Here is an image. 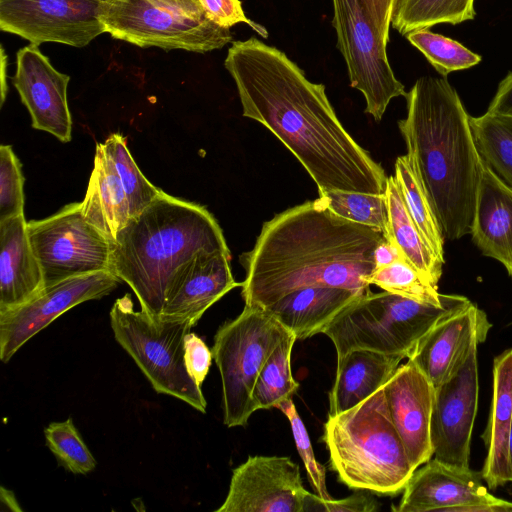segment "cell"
Instances as JSON below:
<instances>
[{
    "instance_id": "27",
    "label": "cell",
    "mask_w": 512,
    "mask_h": 512,
    "mask_svg": "<svg viewBox=\"0 0 512 512\" xmlns=\"http://www.w3.org/2000/svg\"><path fill=\"white\" fill-rule=\"evenodd\" d=\"M384 195L388 209V241L397 246L404 261L432 284L438 286L442 275L443 262L425 244L407 211L394 176L387 178Z\"/></svg>"
},
{
    "instance_id": "2",
    "label": "cell",
    "mask_w": 512,
    "mask_h": 512,
    "mask_svg": "<svg viewBox=\"0 0 512 512\" xmlns=\"http://www.w3.org/2000/svg\"><path fill=\"white\" fill-rule=\"evenodd\" d=\"M384 235L334 214L319 198L266 221L254 247L240 255L245 305L266 308L303 287L324 285L371 293L366 278Z\"/></svg>"
},
{
    "instance_id": "26",
    "label": "cell",
    "mask_w": 512,
    "mask_h": 512,
    "mask_svg": "<svg viewBox=\"0 0 512 512\" xmlns=\"http://www.w3.org/2000/svg\"><path fill=\"white\" fill-rule=\"evenodd\" d=\"M81 211L84 218L112 243L131 219L126 193L101 143L96 145L94 167Z\"/></svg>"
},
{
    "instance_id": "10",
    "label": "cell",
    "mask_w": 512,
    "mask_h": 512,
    "mask_svg": "<svg viewBox=\"0 0 512 512\" xmlns=\"http://www.w3.org/2000/svg\"><path fill=\"white\" fill-rule=\"evenodd\" d=\"M27 234L42 268L45 286L110 271L112 242L83 216L81 202L27 223Z\"/></svg>"
},
{
    "instance_id": "29",
    "label": "cell",
    "mask_w": 512,
    "mask_h": 512,
    "mask_svg": "<svg viewBox=\"0 0 512 512\" xmlns=\"http://www.w3.org/2000/svg\"><path fill=\"white\" fill-rule=\"evenodd\" d=\"M473 138L485 166L512 189V116H470Z\"/></svg>"
},
{
    "instance_id": "41",
    "label": "cell",
    "mask_w": 512,
    "mask_h": 512,
    "mask_svg": "<svg viewBox=\"0 0 512 512\" xmlns=\"http://www.w3.org/2000/svg\"><path fill=\"white\" fill-rule=\"evenodd\" d=\"M213 358L212 350L195 333L189 332L184 340V361L189 375L201 386Z\"/></svg>"
},
{
    "instance_id": "35",
    "label": "cell",
    "mask_w": 512,
    "mask_h": 512,
    "mask_svg": "<svg viewBox=\"0 0 512 512\" xmlns=\"http://www.w3.org/2000/svg\"><path fill=\"white\" fill-rule=\"evenodd\" d=\"M406 38L443 77L481 62L480 55L470 51L456 40L431 32L429 29L410 32Z\"/></svg>"
},
{
    "instance_id": "22",
    "label": "cell",
    "mask_w": 512,
    "mask_h": 512,
    "mask_svg": "<svg viewBox=\"0 0 512 512\" xmlns=\"http://www.w3.org/2000/svg\"><path fill=\"white\" fill-rule=\"evenodd\" d=\"M472 240L512 277V189L484 165L477 193Z\"/></svg>"
},
{
    "instance_id": "3",
    "label": "cell",
    "mask_w": 512,
    "mask_h": 512,
    "mask_svg": "<svg viewBox=\"0 0 512 512\" xmlns=\"http://www.w3.org/2000/svg\"><path fill=\"white\" fill-rule=\"evenodd\" d=\"M398 121L445 237L471 234L484 164L462 101L445 77L423 76L407 92Z\"/></svg>"
},
{
    "instance_id": "43",
    "label": "cell",
    "mask_w": 512,
    "mask_h": 512,
    "mask_svg": "<svg viewBox=\"0 0 512 512\" xmlns=\"http://www.w3.org/2000/svg\"><path fill=\"white\" fill-rule=\"evenodd\" d=\"M488 113L512 116V72H510L498 85L487 109Z\"/></svg>"
},
{
    "instance_id": "30",
    "label": "cell",
    "mask_w": 512,
    "mask_h": 512,
    "mask_svg": "<svg viewBox=\"0 0 512 512\" xmlns=\"http://www.w3.org/2000/svg\"><path fill=\"white\" fill-rule=\"evenodd\" d=\"M475 15L474 0H397L391 26L406 36L437 24H460Z\"/></svg>"
},
{
    "instance_id": "4",
    "label": "cell",
    "mask_w": 512,
    "mask_h": 512,
    "mask_svg": "<svg viewBox=\"0 0 512 512\" xmlns=\"http://www.w3.org/2000/svg\"><path fill=\"white\" fill-rule=\"evenodd\" d=\"M202 250L230 252L217 220L205 207L162 191L117 234L110 271L159 320L173 275Z\"/></svg>"
},
{
    "instance_id": "14",
    "label": "cell",
    "mask_w": 512,
    "mask_h": 512,
    "mask_svg": "<svg viewBox=\"0 0 512 512\" xmlns=\"http://www.w3.org/2000/svg\"><path fill=\"white\" fill-rule=\"evenodd\" d=\"M481 472L431 458L403 489L396 512H512V502L490 494Z\"/></svg>"
},
{
    "instance_id": "19",
    "label": "cell",
    "mask_w": 512,
    "mask_h": 512,
    "mask_svg": "<svg viewBox=\"0 0 512 512\" xmlns=\"http://www.w3.org/2000/svg\"><path fill=\"white\" fill-rule=\"evenodd\" d=\"M386 403L412 466L433 456L430 437L435 387L411 361L398 366L383 386Z\"/></svg>"
},
{
    "instance_id": "45",
    "label": "cell",
    "mask_w": 512,
    "mask_h": 512,
    "mask_svg": "<svg viewBox=\"0 0 512 512\" xmlns=\"http://www.w3.org/2000/svg\"><path fill=\"white\" fill-rule=\"evenodd\" d=\"M374 259L376 268H380L389 265L395 262L396 260L402 259V256L399 249L394 243L384 239L376 247Z\"/></svg>"
},
{
    "instance_id": "48",
    "label": "cell",
    "mask_w": 512,
    "mask_h": 512,
    "mask_svg": "<svg viewBox=\"0 0 512 512\" xmlns=\"http://www.w3.org/2000/svg\"><path fill=\"white\" fill-rule=\"evenodd\" d=\"M508 464H509V470L512 478V425L509 435V442H508Z\"/></svg>"
},
{
    "instance_id": "7",
    "label": "cell",
    "mask_w": 512,
    "mask_h": 512,
    "mask_svg": "<svg viewBox=\"0 0 512 512\" xmlns=\"http://www.w3.org/2000/svg\"><path fill=\"white\" fill-rule=\"evenodd\" d=\"M110 325L115 340L157 393L206 412L201 386L189 375L184 361V340L191 324L155 320L142 310L135 311L130 295L125 294L110 310Z\"/></svg>"
},
{
    "instance_id": "38",
    "label": "cell",
    "mask_w": 512,
    "mask_h": 512,
    "mask_svg": "<svg viewBox=\"0 0 512 512\" xmlns=\"http://www.w3.org/2000/svg\"><path fill=\"white\" fill-rule=\"evenodd\" d=\"M277 409L288 418L297 451L305 466L309 482L316 495L323 500H332L326 486V470L315 458L305 425L300 418L292 398L281 403Z\"/></svg>"
},
{
    "instance_id": "17",
    "label": "cell",
    "mask_w": 512,
    "mask_h": 512,
    "mask_svg": "<svg viewBox=\"0 0 512 512\" xmlns=\"http://www.w3.org/2000/svg\"><path fill=\"white\" fill-rule=\"evenodd\" d=\"M70 77L56 70L49 58L30 43L16 54L12 83L31 116L34 129L48 132L61 142H69L72 118L67 102Z\"/></svg>"
},
{
    "instance_id": "20",
    "label": "cell",
    "mask_w": 512,
    "mask_h": 512,
    "mask_svg": "<svg viewBox=\"0 0 512 512\" xmlns=\"http://www.w3.org/2000/svg\"><path fill=\"white\" fill-rule=\"evenodd\" d=\"M491 326L486 313L471 303L434 326L416 344L408 360L436 387L459 371L471 350L486 340Z\"/></svg>"
},
{
    "instance_id": "47",
    "label": "cell",
    "mask_w": 512,
    "mask_h": 512,
    "mask_svg": "<svg viewBox=\"0 0 512 512\" xmlns=\"http://www.w3.org/2000/svg\"><path fill=\"white\" fill-rule=\"evenodd\" d=\"M6 59H7V56L5 55L4 49L2 48V68H1V72H2V92H1V103L4 102L6 91H7L6 78H5L6 66H7Z\"/></svg>"
},
{
    "instance_id": "5",
    "label": "cell",
    "mask_w": 512,
    "mask_h": 512,
    "mask_svg": "<svg viewBox=\"0 0 512 512\" xmlns=\"http://www.w3.org/2000/svg\"><path fill=\"white\" fill-rule=\"evenodd\" d=\"M330 467L350 488L395 495L416 470L391 420L383 387L324 425Z\"/></svg>"
},
{
    "instance_id": "36",
    "label": "cell",
    "mask_w": 512,
    "mask_h": 512,
    "mask_svg": "<svg viewBox=\"0 0 512 512\" xmlns=\"http://www.w3.org/2000/svg\"><path fill=\"white\" fill-rule=\"evenodd\" d=\"M44 436L46 446L67 471L86 475L95 469L97 462L71 418L50 423L44 429Z\"/></svg>"
},
{
    "instance_id": "23",
    "label": "cell",
    "mask_w": 512,
    "mask_h": 512,
    "mask_svg": "<svg viewBox=\"0 0 512 512\" xmlns=\"http://www.w3.org/2000/svg\"><path fill=\"white\" fill-rule=\"evenodd\" d=\"M365 296L333 286L296 289L264 308L297 339L322 333L323 328L348 304Z\"/></svg>"
},
{
    "instance_id": "21",
    "label": "cell",
    "mask_w": 512,
    "mask_h": 512,
    "mask_svg": "<svg viewBox=\"0 0 512 512\" xmlns=\"http://www.w3.org/2000/svg\"><path fill=\"white\" fill-rule=\"evenodd\" d=\"M44 287L24 214L0 221V313L22 305Z\"/></svg>"
},
{
    "instance_id": "13",
    "label": "cell",
    "mask_w": 512,
    "mask_h": 512,
    "mask_svg": "<svg viewBox=\"0 0 512 512\" xmlns=\"http://www.w3.org/2000/svg\"><path fill=\"white\" fill-rule=\"evenodd\" d=\"M121 280L111 271L76 276L45 286L33 298L0 313V359L7 363L33 336L69 309L111 293Z\"/></svg>"
},
{
    "instance_id": "44",
    "label": "cell",
    "mask_w": 512,
    "mask_h": 512,
    "mask_svg": "<svg viewBox=\"0 0 512 512\" xmlns=\"http://www.w3.org/2000/svg\"><path fill=\"white\" fill-rule=\"evenodd\" d=\"M158 7L190 17L207 16L200 0H149Z\"/></svg>"
},
{
    "instance_id": "42",
    "label": "cell",
    "mask_w": 512,
    "mask_h": 512,
    "mask_svg": "<svg viewBox=\"0 0 512 512\" xmlns=\"http://www.w3.org/2000/svg\"><path fill=\"white\" fill-rule=\"evenodd\" d=\"M396 2L397 0H361L365 12L385 46L389 41V30Z\"/></svg>"
},
{
    "instance_id": "18",
    "label": "cell",
    "mask_w": 512,
    "mask_h": 512,
    "mask_svg": "<svg viewBox=\"0 0 512 512\" xmlns=\"http://www.w3.org/2000/svg\"><path fill=\"white\" fill-rule=\"evenodd\" d=\"M230 252L202 250L181 265L167 289L159 320L192 326L225 294L241 286L230 267Z\"/></svg>"
},
{
    "instance_id": "33",
    "label": "cell",
    "mask_w": 512,
    "mask_h": 512,
    "mask_svg": "<svg viewBox=\"0 0 512 512\" xmlns=\"http://www.w3.org/2000/svg\"><path fill=\"white\" fill-rule=\"evenodd\" d=\"M320 201L334 214L369 226L389 238L388 209L385 195L342 190L318 191Z\"/></svg>"
},
{
    "instance_id": "24",
    "label": "cell",
    "mask_w": 512,
    "mask_h": 512,
    "mask_svg": "<svg viewBox=\"0 0 512 512\" xmlns=\"http://www.w3.org/2000/svg\"><path fill=\"white\" fill-rule=\"evenodd\" d=\"M512 425V349L493 363V396L489 420L483 434L487 456L481 471L488 488L495 490L512 482L508 464V442Z\"/></svg>"
},
{
    "instance_id": "1",
    "label": "cell",
    "mask_w": 512,
    "mask_h": 512,
    "mask_svg": "<svg viewBox=\"0 0 512 512\" xmlns=\"http://www.w3.org/2000/svg\"><path fill=\"white\" fill-rule=\"evenodd\" d=\"M224 66L243 116L272 132L318 191L385 193L384 169L343 127L325 86L311 82L283 51L252 36L232 42Z\"/></svg>"
},
{
    "instance_id": "34",
    "label": "cell",
    "mask_w": 512,
    "mask_h": 512,
    "mask_svg": "<svg viewBox=\"0 0 512 512\" xmlns=\"http://www.w3.org/2000/svg\"><path fill=\"white\" fill-rule=\"evenodd\" d=\"M366 282L389 293L425 304L442 305L448 297V294L439 293L438 286L432 284L402 259L376 268L366 278Z\"/></svg>"
},
{
    "instance_id": "46",
    "label": "cell",
    "mask_w": 512,
    "mask_h": 512,
    "mask_svg": "<svg viewBox=\"0 0 512 512\" xmlns=\"http://www.w3.org/2000/svg\"><path fill=\"white\" fill-rule=\"evenodd\" d=\"M0 498H1V504L6 510L10 511H22V509L19 507L18 502L15 498V495L12 491L5 489V487H1L0 489Z\"/></svg>"
},
{
    "instance_id": "28",
    "label": "cell",
    "mask_w": 512,
    "mask_h": 512,
    "mask_svg": "<svg viewBox=\"0 0 512 512\" xmlns=\"http://www.w3.org/2000/svg\"><path fill=\"white\" fill-rule=\"evenodd\" d=\"M407 211L431 252L444 263V234L423 183L407 154L399 156L394 165Z\"/></svg>"
},
{
    "instance_id": "16",
    "label": "cell",
    "mask_w": 512,
    "mask_h": 512,
    "mask_svg": "<svg viewBox=\"0 0 512 512\" xmlns=\"http://www.w3.org/2000/svg\"><path fill=\"white\" fill-rule=\"evenodd\" d=\"M308 491L298 464L286 456H249L233 470L216 512H303Z\"/></svg>"
},
{
    "instance_id": "11",
    "label": "cell",
    "mask_w": 512,
    "mask_h": 512,
    "mask_svg": "<svg viewBox=\"0 0 512 512\" xmlns=\"http://www.w3.org/2000/svg\"><path fill=\"white\" fill-rule=\"evenodd\" d=\"M332 5V25L350 85L363 94L365 112L380 121L392 99L406 96L405 87L396 78L387 57V46L382 43L361 0H332Z\"/></svg>"
},
{
    "instance_id": "40",
    "label": "cell",
    "mask_w": 512,
    "mask_h": 512,
    "mask_svg": "<svg viewBox=\"0 0 512 512\" xmlns=\"http://www.w3.org/2000/svg\"><path fill=\"white\" fill-rule=\"evenodd\" d=\"M208 18L220 26L230 28L244 23L250 26L263 38L268 36L267 30L260 24L249 19L240 0H200Z\"/></svg>"
},
{
    "instance_id": "15",
    "label": "cell",
    "mask_w": 512,
    "mask_h": 512,
    "mask_svg": "<svg viewBox=\"0 0 512 512\" xmlns=\"http://www.w3.org/2000/svg\"><path fill=\"white\" fill-rule=\"evenodd\" d=\"M475 346L459 371L435 387L430 437L433 456L469 468L472 431L478 407L479 378Z\"/></svg>"
},
{
    "instance_id": "6",
    "label": "cell",
    "mask_w": 512,
    "mask_h": 512,
    "mask_svg": "<svg viewBox=\"0 0 512 512\" xmlns=\"http://www.w3.org/2000/svg\"><path fill=\"white\" fill-rule=\"evenodd\" d=\"M472 302L448 294L442 305L420 303L387 291L369 293L343 308L322 330L334 344L337 360L354 349L408 358L416 344L438 323Z\"/></svg>"
},
{
    "instance_id": "9",
    "label": "cell",
    "mask_w": 512,
    "mask_h": 512,
    "mask_svg": "<svg viewBox=\"0 0 512 512\" xmlns=\"http://www.w3.org/2000/svg\"><path fill=\"white\" fill-rule=\"evenodd\" d=\"M98 15L105 33L141 48L206 53L232 41L230 28L207 16H186L149 0H103Z\"/></svg>"
},
{
    "instance_id": "32",
    "label": "cell",
    "mask_w": 512,
    "mask_h": 512,
    "mask_svg": "<svg viewBox=\"0 0 512 512\" xmlns=\"http://www.w3.org/2000/svg\"><path fill=\"white\" fill-rule=\"evenodd\" d=\"M101 145L122 183L132 218L145 209L162 190L149 182L140 171L127 148V140L123 135L113 133Z\"/></svg>"
},
{
    "instance_id": "12",
    "label": "cell",
    "mask_w": 512,
    "mask_h": 512,
    "mask_svg": "<svg viewBox=\"0 0 512 512\" xmlns=\"http://www.w3.org/2000/svg\"><path fill=\"white\" fill-rule=\"evenodd\" d=\"M103 0H0V29L40 45L76 48L105 33L99 19Z\"/></svg>"
},
{
    "instance_id": "8",
    "label": "cell",
    "mask_w": 512,
    "mask_h": 512,
    "mask_svg": "<svg viewBox=\"0 0 512 512\" xmlns=\"http://www.w3.org/2000/svg\"><path fill=\"white\" fill-rule=\"evenodd\" d=\"M290 333L264 308L248 305L219 327L212 354L221 377L226 426H244L256 411L252 392L257 376L271 352Z\"/></svg>"
},
{
    "instance_id": "37",
    "label": "cell",
    "mask_w": 512,
    "mask_h": 512,
    "mask_svg": "<svg viewBox=\"0 0 512 512\" xmlns=\"http://www.w3.org/2000/svg\"><path fill=\"white\" fill-rule=\"evenodd\" d=\"M24 176L10 145L0 146V221L24 214Z\"/></svg>"
},
{
    "instance_id": "25",
    "label": "cell",
    "mask_w": 512,
    "mask_h": 512,
    "mask_svg": "<svg viewBox=\"0 0 512 512\" xmlns=\"http://www.w3.org/2000/svg\"><path fill=\"white\" fill-rule=\"evenodd\" d=\"M404 357L368 349H354L337 360L329 394V415L344 412L384 386Z\"/></svg>"
},
{
    "instance_id": "31",
    "label": "cell",
    "mask_w": 512,
    "mask_h": 512,
    "mask_svg": "<svg viewBox=\"0 0 512 512\" xmlns=\"http://www.w3.org/2000/svg\"><path fill=\"white\" fill-rule=\"evenodd\" d=\"M296 337L290 333L271 352L254 384L255 410L277 408L292 398L299 384L291 371V353Z\"/></svg>"
},
{
    "instance_id": "39",
    "label": "cell",
    "mask_w": 512,
    "mask_h": 512,
    "mask_svg": "<svg viewBox=\"0 0 512 512\" xmlns=\"http://www.w3.org/2000/svg\"><path fill=\"white\" fill-rule=\"evenodd\" d=\"M360 490L340 500H323L307 492L303 500V512H374L379 509L377 500Z\"/></svg>"
}]
</instances>
